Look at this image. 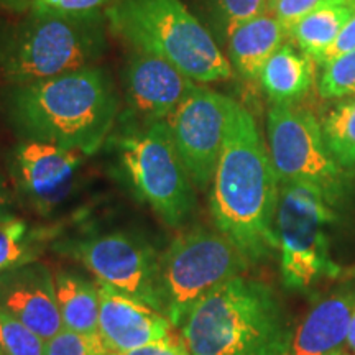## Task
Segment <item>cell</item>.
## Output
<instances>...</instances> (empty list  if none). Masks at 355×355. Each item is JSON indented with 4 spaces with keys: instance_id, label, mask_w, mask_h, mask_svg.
I'll use <instances>...</instances> for the list:
<instances>
[{
    "instance_id": "cb8c5ba5",
    "label": "cell",
    "mask_w": 355,
    "mask_h": 355,
    "mask_svg": "<svg viewBox=\"0 0 355 355\" xmlns=\"http://www.w3.org/2000/svg\"><path fill=\"white\" fill-rule=\"evenodd\" d=\"M319 94L322 99H339L355 94V51L337 56L322 64Z\"/></svg>"
},
{
    "instance_id": "4dcf8cb0",
    "label": "cell",
    "mask_w": 355,
    "mask_h": 355,
    "mask_svg": "<svg viewBox=\"0 0 355 355\" xmlns=\"http://www.w3.org/2000/svg\"><path fill=\"white\" fill-rule=\"evenodd\" d=\"M19 219L15 214H13V207H12V199L8 196L6 186H3L2 180H0V224L3 222H10Z\"/></svg>"
},
{
    "instance_id": "52a82bcc",
    "label": "cell",
    "mask_w": 355,
    "mask_h": 355,
    "mask_svg": "<svg viewBox=\"0 0 355 355\" xmlns=\"http://www.w3.org/2000/svg\"><path fill=\"white\" fill-rule=\"evenodd\" d=\"M250 259L220 232L191 229L159 257L165 316L181 327L189 313L216 288L245 272Z\"/></svg>"
},
{
    "instance_id": "9c48e42d",
    "label": "cell",
    "mask_w": 355,
    "mask_h": 355,
    "mask_svg": "<svg viewBox=\"0 0 355 355\" xmlns=\"http://www.w3.org/2000/svg\"><path fill=\"white\" fill-rule=\"evenodd\" d=\"M266 137L279 183L303 181L321 188L331 202L340 198L343 166L327 148L313 112L295 104H273L266 115Z\"/></svg>"
},
{
    "instance_id": "8fae6325",
    "label": "cell",
    "mask_w": 355,
    "mask_h": 355,
    "mask_svg": "<svg viewBox=\"0 0 355 355\" xmlns=\"http://www.w3.org/2000/svg\"><path fill=\"white\" fill-rule=\"evenodd\" d=\"M229 97L196 86L166 119L173 141L191 181L206 191L224 144Z\"/></svg>"
},
{
    "instance_id": "5bb4252c",
    "label": "cell",
    "mask_w": 355,
    "mask_h": 355,
    "mask_svg": "<svg viewBox=\"0 0 355 355\" xmlns=\"http://www.w3.org/2000/svg\"><path fill=\"white\" fill-rule=\"evenodd\" d=\"M135 51L125 73L130 107L148 123L166 121L196 84L170 61Z\"/></svg>"
},
{
    "instance_id": "d6a6232c",
    "label": "cell",
    "mask_w": 355,
    "mask_h": 355,
    "mask_svg": "<svg viewBox=\"0 0 355 355\" xmlns=\"http://www.w3.org/2000/svg\"><path fill=\"white\" fill-rule=\"evenodd\" d=\"M327 355H349V352H347V350H344V349H336L334 352H331Z\"/></svg>"
},
{
    "instance_id": "7a4b0ae2",
    "label": "cell",
    "mask_w": 355,
    "mask_h": 355,
    "mask_svg": "<svg viewBox=\"0 0 355 355\" xmlns=\"http://www.w3.org/2000/svg\"><path fill=\"white\" fill-rule=\"evenodd\" d=\"M8 105L13 122L30 140L92 155L114 128L119 97L107 73L89 66L15 86Z\"/></svg>"
},
{
    "instance_id": "7402d4cb",
    "label": "cell",
    "mask_w": 355,
    "mask_h": 355,
    "mask_svg": "<svg viewBox=\"0 0 355 355\" xmlns=\"http://www.w3.org/2000/svg\"><path fill=\"white\" fill-rule=\"evenodd\" d=\"M46 234L30 230L24 220L0 224V272L32 263L43 252Z\"/></svg>"
},
{
    "instance_id": "5b68a950",
    "label": "cell",
    "mask_w": 355,
    "mask_h": 355,
    "mask_svg": "<svg viewBox=\"0 0 355 355\" xmlns=\"http://www.w3.org/2000/svg\"><path fill=\"white\" fill-rule=\"evenodd\" d=\"M104 50L99 13L68 15L35 8L0 50V71L15 86L89 68Z\"/></svg>"
},
{
    "instance_id": "4316f807",
    "label": "cell",
    "mask_w": 355,
    "mask_h": 355,
    "mask_svg": "<svg viewBox=\"0 0 355 355\" xmlns=\"http://www.w3.org/2000/svg\"><path fill=\"white\" fill-rule=\"evenodd\" d=\"M322 2L324 0H275L270 12L277 17L288 33L303 17L313 12Z\"/></svg>"
},
{
    "instance_id": "d6986e66",
    "label": "cell",
    "mask_w": 355,
    "mask_h": 355,
    "mask_svg": "<svg viewBox=\"0 0 355 355\" xmlns=\"http://www.w3.org/2000/svg\"><path fill=\"white\" fill-rule=\"evenodd\" d=\"M55 293L64 329L81 334H99V288L83 275L60 270L55 275Z\"/></svg>"
},
{
    "instance_id": "836d02e7",
    "label": "cell",
    "mask_w": 355,
    "mask_h": 355,
    "mask_svg": "<svg viewBox=\"0 0 355 355\" xmlns=\"http://www.w3.org/2000/svg\"><path fill=\"white\" fill-rule=\"evenodd\" d=\"M273 2H275V0H268V10H270V8H272V6H273Z\"/></svg>"
},
{
    "instance_id": "ba28073f",
    "label": "cell",
    "mask_w": 355,
    "mask_h": 355,
    "mask_svg": "<svg viewBox=\"0 0 355 355\" xmlns=\"http://www.w3.org/2000/svg\"><path fill=\"white\" fill-rule=\"evenodd\" d=\"M121 159L132 186L170 227H180L196 207L193 181L165 121L121 140Z\"/></svg>"
},
{
    "instance_id": "e0dca14e",
    "label": "cell",
    "mask_w": 355,
    "mask_h": 355,
    "mask_svg": "<svg viewBox=\"0 0 355 355\" xmlns=\"http://www.w3.org/2000/svg\"><path fill=\"white\" fill-rule=\"evenodd\" d=\"M286 35V30L272 12L235 26L227 35L234 68L245 79L260 78L265 63L285 43Z\"/></svg>"
},
{
    "instance_id": "603a6c76",
    "label": "cell",
    "mask_w": 355,
    "mask_h": 355,
    "mask_svg": "<svg viewBox=\"0 0 355 355\" xmlns=\"http://www.w3.org/2000/svg\"><path fill=\"white\" fill-rule=\"evenodd\" d=\"M44 340L0 308V355H43Z\"/></svg>"
},
{
    "instance_id": "3957f363",
    "label": "cell",
    "mask_w": 355,
    "mask_h": 355,
    "mask_svg": "<svg viewBox=\"0 0 355 355\" xmlns=\"http://www.w3.org/2000/svg\"><path fill=\"white\" fill-rule=\"evenodd\" d=\"M181 332L191 355H286L291 340L272 288L243 277L199 301Z\"/></svg>"
},
{
    "instance_id": "44dd1931",
    "label": "cell",
    "mask_w": 355,
    "mask_h": 355,
    "mask_svg": "<svg viewBox=\"0 0 355 355\" xmlns=\"http://www.w3.org/2000/svg\"><path fill=\"white\" fill-rule=\"evenodd\" d=\"M324 140L337 163L355 168V99L337 104L321 123Z\"/></svg>"
},
{
    "instance_id": "6da1fadb",
    "label": "cell",
    "mask_w": 355,
    "mask_h": 355,
    "mask_svg": "<svg viewBox=\"0 0 355 355\" xmlns=\"http://www.w3.org/2000/svg\"><path fill=\"white\" fill-rule=\"evenodd\" d=\"M211 184V212L220 234L250 261L278 250L275 212L279 180L254 117L232 99Z\"/></svg>"
},
{
    "instance_id": "30bf717a",
    "label": "cell",
    "mask_w": 355,
    "mask_h": 355,
    "mask_svg": "<svg viewBox=\"0 0 355 355\" xmlns=\"http://www.w3.org/2000/svg\"><path fill=\"white\" fill-rule=\"evenodd\" d=\"M56 248L81 261L97 282L165 314L159 257L144 239L127 232H110L58 243Z\"/></svg>"
},
{
    "instance_id": "1f68e13d",
    "label": "cell",
    "mask_w": 355,
    "mask_h": 355,
    "mask_svg": "<svg viewBox=\"0 0 355 355\" xmlns=\"http://www.w3.org/2000/svg\"><path fill=\"white\" fill-rule=\"evenodd\" d=\"M347 344L350 350H352L355 355V309L352 314V322H350V329H349V336H347Z\"/></svg>"
},
{
    "instance_id": "f546056e",
    "label": "cell",
    "mask_w": 355,
    "mask_h": 355,
    "mask_svg": "<svg viewBox=\"0 0 355 355\" xmlns=\"http://www.w3.org/2000/svg\"><path fill=\"white\" fill-rule=\"evenodd\" d=\"M119 355H191V354L188 347H186L184 340L183 343H178V340H173L171 337L168 336L165 339L157 340V343L141 345V347H137Z\"/></svg>"
},
{
    "instance_id": "4fadbf2b",
    "label": "cell",
    "mask_w": 355,
    "mask_h": 355,
    "mask_svg": "<svg viewBox=\"0 0 355 355\" xmlns=\"http://www.w3.org/2000/svg\"><path fill=\"white\" fill-rule=\"evenodd\" d=\"M81 153L50 141L28 140L17 150V175L33 206L50 212L73 191Z\"/></svg>"
},
{
    "instance_id": "d4e9b609",
    "label": "cell",
    "mask_w": 355,
    "mask_h": 355,
    "mask_svg": "<svg viewBox=\"0 0 355 355\" xmlns=\"http://www.w3.org/2000/svg\"><path fill=\"white\" fill-rule=\"evenodd\" d=\"M43 355H119L105 345L99 334H81L63 329L44 340Z\"/></svg>"
},
{
    "instance_id": "8992f818",
    "label": "cell",
    "mask_w": 355,
    "mask_h": 355,
    "mask_svg": "<svg viewBox=\"0 0 355 355\" xmlns=\"http://www.w3.org/2000/svg\"><path fill=\"white\" fill-rule=\"evenodd\" d=\"M331 201L318 186L303 181L279 183L275 235L283 285L308 290L321 278H334L340 268L331 259L327 225L334 220Z\"/></svg>"
},
{
    "instance_id": "83f0119b",
    "label": "cell",
    "mask_w": 355,
    "mask_h": 355,
    "mask_svg": "<svg viewBox=\"0 0 355 355\" xmlns=\"http://www.w3.org/2000/svg\"><path fill=\"white\" fill-rule=\"evenodd\" d=\"M109 2L110 0H37L35 8L68 15H86L99 12V8Z\"/></svg>"
},
{
    "instance_id": "484cf974",
    "label": "cell",
    "mask_w": 355,
    "mask_h": 355,
    "mask_svg": "<svg viewBox=\"0 0 355 355\" xmlns=\"http://www.w3.org/2000/svg\"><path fill=\"white\" fill-rule=\"evenodd\" d=\"M214 3L227 35L243 21L270 12L268 0H214Z\"/></svg>"
},
{
    "instance_id": "2e32d148",
    "label": "cell",
    "mask_w": 355,
    "mask_h": 355,
    "mask_svg": "<svg viewBox=\"0 0 355 355\" xmlns=\"http://www.w3.org/2000/svg\"><path fill=\"white\" fill-rule=\"evenodd\" d=\"M355 309V285L345 283L309 311L291 332L286 355H327L347 343Z\"/></svg>"
},
{
    "instance_id": "277c9868",
    "label": "cell",
    "mask_w": 355,
    "mask_h": 355,
    "mask_svg": "<svg viewBox=\"0 0 355 355\" xmlns=\"http://www.w3.org/2000/svg\"><path fill=\"white\" fill-rule=\"evenodd\" d=\"M109 24L135 50L170 61L198 83L225 81L230 63L181 0H110Z\"/></svg>"
},
{
    "instance_id": "e575fe53",
    "label": "cell",
    "mask_w": 355,
    "mask_h": 355,
    "mask_svg": "<svg viewBox=\"0 0 355 355\" xmlns=\"http://www.w3.org/2000/svg\"><path fill=\"white\" fill-rule=\"evenodd\" d=\"M0 273H2V272H0Z\"/></svg>"
},
{
    "instance_id": "9a60e30c",
    "label": "cell",
    "mask_w": 355,
    "mask_h": 355,
    "mask_svg": "<svg viewBox=\"0 0 355 355\" xmlns=\"http://www.w3.org/2000/svg\"><path fill=\"white\" fill-rule=\"evenodd\" d=\"M99 288V336L114 352L122 354L170 336L171 322L152 306L123 295L105 283Z\"/></svg>"
},
{
    "instance_id": "f1b7e54d",
    "label": "cell",
    "mask_w": 355,
    "mask_h": 355,
    "mask_svg": "<svg viewBox=\"0 0 355 355\" xmlns=\"http://www.w3.org/2000/svg\"><path fill=\"white\" fill-rule=\"evenodd\" d=\"M352 51H355V12L354 15L347 20V24L343 26V30H340L339 35H337L331 46L318 58L316 64L322 66L326 64L327 61L334 60L337 56L347 55V53H352Z\"/></svg>"
},
{
    "instance_id": "7c38bea8",
    "label": "cell",
    "mask_w": 355,
    "mask_h": 355,
    "mask_svg": "<svg viewBox=\"0 0 355 355\" xmlns=\"http://www.w3.org/2000/svg\"><path fill=\"white\" fill-rule=\"evenodd\" d=\"M0 308L43 340L64 329L56 301L55 277L48 266L37 261L0 273Z\"/></svg>"
},
{
    "instance_id": "ac0fdd59",
    "label": "cell",
    "mask_w": 355,
    "mask_h": 355,
    "mask_svg": "<svg viewBox=\"0 0 355 355\" xmlns=\"http://www.w3.org/2000/svg\"><path fill=\"white\" fill-rule=\"evenodd\" d=\"M314 61L290 43L270 56L260 73V83L273 104H295L309 92L314 81Z\"/></svg>"
},
{
    "instance_id": "ffe728a7",
    "label": "cell",
    "mask_w": 355,
    "mask_h": 355,
    "mask_svg": "<svg viewBox=\"0 0 355 355\" xmlns=\"http://www.w3.org/2000/svg\"><path fill=\"white\" fill-rule=\"evenodd\" d=\"M355 12V0H324L288 32L301 51L316 63Z\"/></svg>"
}]
</instances>
